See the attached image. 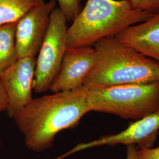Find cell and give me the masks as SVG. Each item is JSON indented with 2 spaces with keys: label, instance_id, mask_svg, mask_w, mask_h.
Segmentation results:
<instances>
[{
  "label": "cell",
  "instance_id": "cell-15",
  "mask_svg": "<svg viewBox=\"0 0 159 159\" xmlns=\"http://www.w3.org/2000/svg\"><path fill=\"white\" fill-rule=\"evenodd\" d=\"M139 159H159V146L156 148H140L137 150Z\"/></svg>",
  "mask_w": 159,
  "mask_h": 159
},
{
  "label": "cell",
  "instance_id": "cell-2",
  "mask_svg": "<svg viewBox=\"0 0 159 159\" xmlns=\"http://www.w3.org/2000/svg\"><path fill=\"white\" fill-rule=\"evenodd\" d=\"M96 61L83 87L87 90L159 81V63L116 40L104 38L94 45Z\"/></svg>",
  "mask_w": 159,
  "mask_h": 159
},
{
  "label": "cell",
  "instance_id": "cell-13",
  "mask_svg": "<svg viewBox=\"0 0 159 159\" xmlns=\"http://www.w3.org/2000/svg\"><path fill=\"white\" fill-rule=\"evenodd\" d=\"M67 21H73L81 11V0H56Z\"/></svg>",
  "mask_w": 159,
  "mask_h": 159
},
{
  "label": "cell",
  "instance_id": "cell-7",
  "mask_svg": "<svg viewBox=\"0 0 159 159\" xmlns=\"http://www.w3.org/2000/svg\"><path fill=\"white\" fill-rule=\"evenodd\" d=\"M35 57L18 59L0 77L8 99L7 114L11 118L33 99L32 91Z\"/></svg>",
  "mask_w": 159,
  "mask_h": 159
},
{
  "label": "cell",
  "instance_id": "cell-6",
  "mask_svg": "<svg viewBox=\"0 0 159 159\" xmlns=\"http://www.w3.org/2000/svg\"><path fill=\"white\" fill-rule=\"evenodd\" d=\"M56 0L43 2L28 12L17 22L16 48L17 58L35 57L45 39L50 16Z\"/></svg>",
  "mask_w": 159,
  "mask_h": 159
},
{
  "label": "cell",
  "instance_id": "cell-1",
  "mask_svg": "<svg viewBox=\"0 0 159 159\" xmlns=\"http://www.w3.org/2000/svg\"><path fill=\"white\" fill-rule=\"evenodd\" d=\"M84 87L33 98L13 117L27 148L41 152L51 148L57 134L79 125L90 112Z\"/></svg>",
  "mask_w": 159,
  "mask_h": 159
},
{
  "label": "cell",
  "instance_id": "cell-9",
  "mask_svg": "<svg viewBox=\"0 0 159 159\" xmlns=\"http://www.w3.org/2000/svg\"><path fill=\"white\" fill-rule=\"evenodd\" d=\"M95 61L96 52L92 46L68 48L63 57L59 73L50 90L54 93L83 87Z\"/></svg>",
  "mask_w": 159,
  "mask_h": 159
},
{
  "label": "cell",
  "instance_id": "cell-10",
  "mask_svg": "<svg viewBox=\"0 0 159 159\" xmlns=\"http://www.w3.org/2000/svg\"><path fill=\"white\" fill-rule=\"evenodd\" d=\"M115 38L120 43L159 63V12L125 29Z\"/></svg>",
  "mask_w": 159,
  "mask_h": 159
},
{
  "label": "cell",
  "instance_id": "cell-17",
  "mask_svg": "<svg viewBox=\"0 0 159 159\" xmlns=\"http://www.w3.org/2000/svg\"><path fill=\"white\" fill-rule=\"evenodd\" d=\"M125 159H139L137 148L134 145L128 146L127 148V155Z\"/></svg>",
  "mask_w": 159,
  "mask_h": 159
},
{
  "label": "cell",
  "instance_id": "cell-16",
  "mask_svg": "<svg viewBox=\"0 0 159 159\" xmlns=\"http://www.w3.org/2000/svg\"><path fill=\"white\" fill-rule=\"evenodd\" d=\"M8 108V99L5 89L0 81V112L7 111ZM1 145V140H0Z\"/></svg>",
  "mask_w": 159,
  "mask_h": 159
},
{
  "label": "cell",
  "instance_id": "cell-8",
  "mask_svg": "<svg viewBox=\"0 0 159 159\" xmlns=\"http://www.w3.org/2000/svg\"><path fill=\"white\" fill-rule=\"evenodd\" d=\"M159 132V110L150 114L130 124L125 130L117 134L102 137L90 142L80 143L70 153L89 148L104 145H138L140 148H151Z\"/></svg>",
  "mask_w": 159,
  "mask_h": 159
},
{
  "label": "cell",
  "instance_id": "cell-4",
  "mask_svg": "<svg viewBox=\"0 0 159 159\" xmlns=\"http://www.w3.org/2000/svg\"><path fill=\"white\" fill-rule=\"evenodd\" d=\"M87 100L90 111L137 120L159 110V81L90 89Z\"/></svg>",
  "mask_w": 159,
  "mask_h": 159
},
{
  "label": "cell",
  "instance_id": "cell-12",
  "mask_svg": "<svg viewBox=\"0 0 159 159\" xmlns=\"http://www.w3.org/2000/svg\"><path fill=\"white\" fill-rule=\"evenodd\" d=\"M44 0H0V25L17 21Z\"/></svg>",
  "mask_w": 159,
  "mask_h": 159
},
{
  "label": "cell",
  "instance_id": "cell-3",
  "mask_svg": "<svg viewBox=\"0 0 159 159\" xmlns=\"http://www.w3.org/2000/svg\"><path fill=\"white\" fill-rule=\"evenodd\" d=\"M154 14L134 8L129 0H87L67 29V49L94 46Z\"/></svg>",
  "mask_w": 159,
  "mask_h": 159
},
{
  "label": "cell",
  "instance_id": "cell-11",
  "mask_svg": "<svg viewBox=\"0 0 159 159\" xmlns=\"http://www.w3.org/2000/svg\"><path fill=\"white\" fill-rule=\"evenodd\" d=\"M17 23L0 25V77L18 60L16 48Z\"/></svg>",
  "mask_w": 159,
  "mask_h": 159
},
{
  "label": "cell",
  "instance_id": "cell-5",
  "mask_svg": "<svg viewBox=\"0 0 159 159\" xmlns=\"http://www.w3.org/2000/svg\"><path fill=\"white\" fill-rule=\"evenodd\" d=\"M67 20L59 8H55L50 16L45 39L36 59L33 90L45 93L59 73L63 57L67 50Z\"/></svg>",
  "mask_w": 159,
  "mask_h": 159
},
{
  "label": "cell",
  "instance_id": "cell-14",
  "mask_svg": "<svg viewBox=\"0 0 159 159\" xmlns=\"http://www.w3.org/2000/svg\"><path fill=\"white\" fill-rule=\"evenodd\" d=\"M132 7L137 10L156 14L159 12V0H129Z\"/></svg>",
  "mask_w": 159,
  "mask_h": 159
}]
</instances>
